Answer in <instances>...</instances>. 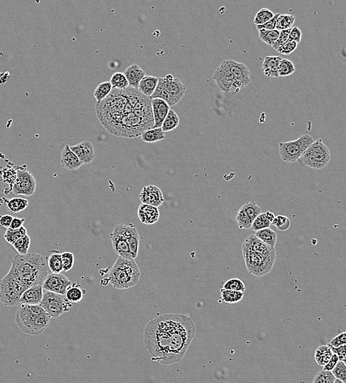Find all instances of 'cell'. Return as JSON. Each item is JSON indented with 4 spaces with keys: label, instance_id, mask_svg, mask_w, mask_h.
<instances>
[{
    "label": "cell",
    "instance_id": "cell-3",
    "mask_svg": "<svg viewBox=\"0 0 346 383\" xmlns=\"http://www.w3.org/2000/svg\"><path fill=\"white\" fill-rule=\"evenodd\" d=\"M8 274L0 279V302L15 307L25 290L35 284H42L50 274L48 260L36 253L14 256Z\"/></svg>",
    "mask_w": 346,
    "mask_h": 383
},
{
    "label": "cell",
    "instance_id": "cell-30",
    "mask_svg": "<svg viewBox=\"0 0 346 383\" xmlns=\"http://www.w3.org/2000/svg\"><path fill=\"white\" fill-rule=\"evenodd\" d=\"M220 292L222 302L227 303V304H236V303L240 302L245 295L243 292L227 290L224 288L221 289Z\"/></svg>",
    "mask_w": 346,
    "mask_h": 383
},
{
    "label": "cell",
    "instance_id": "cell-33",
    "mask_svg": "<svg viewBox=\"0 0 346 383\" xmlns=\"http://www.w3.org/2000/svg\"><path fill=\"white\" fill-rule=\"evenodd\" d=\"M48 266L51 273L61 274L62 272H63L61 254L59 253L50 254L48 259Z\"/></svg>",
    "mask_w": 346,
    "mask_h": 383
},
{
    "label": "cell",
    "instance_id": "cell-1",
    "mask_svg": "<svg viewBox=\"0 0 346 383\" xmlns=\"http://www.w3.org/2000/svg\"><path fill=\"white\" fill-rule=\"evenodd\" d=\"M95 111L103 128L115 137L136 138L154 125L151 99L133 87L113 88L96 103Z\"/></svg>",
    "mask_w": 346,
    "mask_h": 383
},
{
    "label": "cell",
    "instance_id": "cell-56",
    "mask_svg": "<svg viewBox=\"0 0 346 383\" xmlns=\"http://www.w3.org/2000/svg\"><path fill=\"white\" fill-rule=\"evenodd\" d=\"M340 359H339L338 356L335 353H333L332 357L329 359V362L327 363L325 366H324V370L332 371V369L335 367L336 365L339 362Z\"/></svg>",
    "mask_w": 346,
    "mask_h": 383
},
{
    "label": "cell",
    "instance_id": "cell-14",
    "mask_svg": "<svg viewBox=\"0 0 346 383\" xmlns=\"http://www.w3.org/2000/svg\"><path fill=\"white\" fill-rule=\"evenodd\" d=\"M73 283L71 281L61 273V274L51 273L48 274V277L45 279L42 287L44 290L65 295L66 290Z\"/></svg>",
    "mask_w": 346,
    "mask_h": 383
},
{
    "label": "cell",
    "instance_id": "cell-8",
    "mask_svg": "<svg viewBox=\"0 0 346 383\" xmlns=\"http://www.w3.org/2000/svg\"><path fill=\"white\" fill-rule=\"evenodd\" d=\"M330 150L321 139L314 141L302 155L301 160L305 166L314 170H321L330 162Z\"/></svg>",
    "mask_w": 346,
    "mask_h": 383
},
{
    "label": "cell",
    "instance_id": "cell-23",
    "mask_svg": "<svg viewBox=\"0 0 346 383\" xmlns=\"http://www.w3.org/2000/svg\"><path fill=\"white\" fill-rule=\"evenodd\" d=\"M124 74L126 76L129 83V86L138 88L140 81L144 77L146 76V73L139 65L132 64L125 70Z\"/></svg>",
    "mask_w": 346,
    "mask_h": 383
},
{
    "label": "cell",
    "instance_id": "cell-38",
    "mask_svg": "<svg viewBox=\"0 0 346 383\" xmlns=\"http://www.w3.org/2000/svg\"><path fill=\"white\" fill-rule=\"evenodd\" d=\"M30 245H31V238H30L29 236L27 235L16 240L13 244L12 246L20 255H25V254H28Z\"/></svg>",
    "mask_w": 346,
    "mask_h": 383
},
{
    "label": "cell",
    "instance_id": "cell-36",
    "mask_svg": "<svg viewBox=\"0 0 346 383\" xmlns=\"http://www.w3.org/2000/svg\"><path fill=\"white\" fill-rule=\"evenodd\" d=\"M236 220L238 224L239 229H245V230L250 229L252 223H253V220L247 215V212L243 207H242L237 212Z\"/></svg>",
    "mask_w": 346,
    "mask_h": 383
},
{
    "label": "cell",
    "instance_id": "cell-32",
    "mask_svg": "<svg viewBox=\"0 0 346 383\" xmlns=\"http://www.w3.org/2000/svg\"><path fill=\"white\" fill-rule=\"evenodd\" d=\"M259 33V37H260L261 41H263L268 46L271 47L275 41L278 39L279 35H280V31L278 30H272V31H268V30L265 29H257Z\"/></svg>",
    "mask_w": 346,
    "mask_h": 383
},
{
    "label": "cell",
    "instance_id": "cell-46",
    "mask_svg": "<svg viewBox=\"0 0 346 383\" xmlns=\"http://www.w3.org/2000/svg\"><path fill=\"white\" fill-rule=\"evenodd\" d=\"M223 288L244 292L245 291V285L240 279H230L224 283Z\"/></svg>",
    "mask_w": 346,
    "mask_h": 383
},
{
    "label": "cell",
    "instance_id": "cell-17",
    "mask_svg": "<svg viewBox=\"0 0 346 383\" xmlns=\"http://www.w3.org/2000/svg\"><path fill=\"white\" fill-rule=\"evenodd\" d=\"M83 165H89L95 160V147L91 142H82L78 145L70 147Z\"/></svg>",
    "mask_w": 346,
    "mask_h": 383
},
{
    "label": "cell",
    "instance_id": "cell-5",
    "mask_svg": "<svg viewBox=\"0 0 346 383\" xmlns=\"http://www.w3.org/2000/svg\"><path fill=\"white\" fill-rule=\"evenodd\" d=\"M50 321L51 317L40 304H20L15 315L17 327L29 335L42 333L49 327Z\"/></svg>",
    "mask_w": 346,
    "mask_h": 383
},
{
    "label": "cell",
    "instance_id": "cell-42",
    "mask_svg": "<svg viewBox=\"0 0 346 383\" xmlns=\"http://www.w3.org/2000/svg\"><path fill=\"white\" fill-rule=\"evenodd\" d=\"M274 15L275 14L271 11H270V10L267 9V8H262V9H261L256 14L253 19V23L257 26V25L265 24L269 20L271 19L273 17Z\"/></svg>",
    "mask_w": 346,
    "mask_h": 383
},
{
    "label": "cell",
    "instance_id": "cell-48",
    "mask_svg": "<svg viewBox=\"0 0 346 383\" xmlns=\"http://www.w3.org/2000/svg\"><path fill=\"white\" fill-rule=\"evenodd\" d=\"M62 265L63 272H67L71 270L74 265V255L71 252H63L61 254Z\"/></svg>",
    "mask_w": 346,
    "mask_h": 383
},
{
    "label": "cell",
    "instance_id": "cell-34",
    "mask_svg": "<svg viewBox=\"0 0 346 383\" xmlns=\"http://www.w3.org/2000/svg\"><path fill=\"white\" fill-rule=\"evenodd\" d=\"M112 89H113V87H112L110 81L103 82V83H101L98 85V86L95 89V93H94V97H95L97 103H100L102 100L107 98L109 95V94L111 93Z\"/></svg>",
    "mask_w": 346,
    "mask_h": 383
},
{
    "label": "cell",
    "instance_id": "cell-13",
    "mask_svg": "<svg viewBox=\"0 0 346 383\" xmlns=\"http://www.w3.org/2000/svg\"><path fill=\"white\" fill-rule=\"evenodd\" d=\"M110 238H111L113 250L118 254L119 257L130 259V260L133 259L130 254L129 245L125 237L123 224H118L115 226L113 232L110 235Z\"/></svg>",
    "mask_w": 346,
    "mask_h": 383
},
{
    "label": "cell",
    "instance_id": "cell-12",
    "mask_svg": "<svg viewBox=\"0 0 346 383\" xmlns=\"http://www.w3.org/2000/svg\"><path fill=\"white\" fill-rule=\"evenodd\" d=\"M36 189V182L33 175L27 170H18L12 188L13 193L27 197L33 196Z\"/></svg>",
    "mask_w": 346,
    "mask_h": 383
},
{
    "label": "cell",
    "instance_id": "cell-55",
    "mask_svg": "<svg viewBox=\"0 0 346 383\" xmlns=\"http://www.w3.org/2000/svg\"><path fill=\"white\" fill-rule=\"evenodd\" d=\"M302 33L301 30L297 27L291 28L290 35H289V39L290 41H294L297 43L302 41Z\"/></svg>",
    "mask_w": 346,
    "mask_h": 383
},
{
    "label": "cell",
    "instance_id": "cell-24",
    "mask_svg": "<svg viewBox=\"0 0 346 383\" xmlns=\"http://www.w3.org/2000/svg\"><path fill=\"white\" fill-rule=\"evenodd\" d=\"M280 56L265 57L262 63V71L267 78H279V66L281 60Z\"/></svg>",
    "mask_w": 346,
    "mask_h": 383
},
{
    "label": "cell",
    "instance_id": "cell-22",
    "mask_svg": "<svg viewBox=\"0 0 346 383\" xmlns=\"http://www.w3.org/2000/svg\"><path fill=\"white\" fill-rule=\"evenodd\" d=\"M124 232L127 242L129 245L130 254L133 259H136L139 253L140 247V236L136 226L133 224H123Z\"/></svg>",
    "mask_w": 346,
    "mask_h": 383
},
{
    "label": "cell",
    "instance_id": "cell-40",
    "mask_svg": "<svg viewBox=\"0 0 346 383\" xmlns=\"http://www.w3.org/2000/svg\"><path fill=\"white\" fill-rule=\"evenodd\" d=\"M110 83H111L113 88H118V89H123L129 86V83L126 76L122 73H116L112 75Z\"/></svg>",
    "mask_w": 346,
    "mask_h": 383
},
{
    "label": "cell",
    "instance_id": "cell-26",
    "mask_svg": "<svg viewBox=\"0 0 346 383\" xmlns=\"http://www.w3.org/2000/svg\"><path fill=\"white\" fill-rule=\"evenodd\" d=\"M333 351L329 345L318 346L315 352V361L318 366L324 367L329 362L333 354Z\"/></svg>",
    "mask_w": 346,
    "mask_h": 383
},
{
    "label": "cell",
    "instance_id": "cell-9",
    "mask_svg": "<svg viewBox=\"0 0 346 383\" xmlns=\"http://www.w3.org/2000/svg\"><path fill=\"white\" fill-rule=\"evenodd\" d=\"M314 142L313 138L309 134L302 135L293 141L281 142L279 145V153L282 161L287 163L297 162Z\"/></svg>",
    "mask_w": 346,
    "mask_h": 383
},
{
    "label": "cell",
    "instance_id": "cell-15",
    "mask_svg": "<svg viewBox=\"0 0 346 383\" xmlns=\"http://www.w3.org/2000/svg\"><path fill=\"white\" fill-rule=\"evenodd\" d=\"M227 63L240 89L250 83V70L246 65L232 59L227 60Z\"/></svg>",
    "mask_w": 346,
    "mask_h": 383
},
{
    "label": "cell",
    "instance_id": "cell-10",
    "mask_svg": "<svg viewBox=\"0 0 346 383\" xmlns=\"http://www.w3.org/2000/svg\"><path fill=\"white\" fill-rule=\"evenodd\" d=\"M39 304L51 319H58L73 307V304L68 302L65 295L44 290L42 300Z\"/></svg>",
    "mask_w": 346,
    "mask_h": 383
},
{
    "label": "cell",
    "instance_id": "cell-43",
    "mask_svg": "<svg viewBox=\"0 0 346 383\" xmlns=\"http://www.w3.org/2000/svg\"><path fill=\"white\" fill-rule=\"evenodd\" d=\"M336 377L332 371L324 370L319 371L314 377V383H334Z\"/></svg>",
    "mask_w": 346,
    "mask_h": 383
},
{
    "label": "cell",
    "instance_id": "cell-39",
    "mask_svg": "<svg viewBox=\"0 0 346 383\" xmlns=\"http://www.w3.org/2000/svg\"><path fill=\"white\" fill-rule=\"evenodd\" d=\"M72 285L66 290L65 297L68 299V302H71L72 304L81 302L83 297V290L80 287Z\"/></svg>",
    "mask_w": 346,
    "mask_h": 383
},
{
    "label": "cell",
    "instance_id": "cell-58",
    "mask_svg": "<svg viewBox=\"0 0 346 383\" xmlns=\"http://www.w3.org/2000/svg\"><path fill=\"white\" fill-rule=\"evenodd\" d=\"M25 222V219L24 218H19V217H13L10 228L13 229H19L20 227H23V224H24Z\"/></svg>",
    "mask_w": 346,
    "mask_h": 383
},
{
    "label": "cell",
    "instance_id": "cell-41",
    "mask_svg": "<svg viewBox=\"0 0 346 383\" xmlns=\"http://www.w3.org/2000/svg\"><path fill=\"white\" fill-rule=\"evenodd\" d=\"M295 69L293 63L286 58H282L281 60L279 66V77H287L289 75L293 74L295 73Z\"/></svg>",
    "mask_w": 346,
    "mask_h": 383
},
{
    "label": "cell",
    "instance_id": "cell-6",
    "mask_svg": "<svg viewBox=\"0 0 346 383\" xmlns=\"http://www.w3.org/2000/svg\"><path fill=\"white\" fill-rule=\"evenodd\" d=\"M140 277V268L133 259L119 257L110 270L108 281L113 288L124 290L136 285Z\"/></svg>",
    "mask_w": 346,
    "mask_h": 383
},
{
    "label": "cell",
    "instance_id": "cell-7",
    "mask_svg": "<svg viewBox=\"0 0 346 383\" xmlns=\"http://www.w3.org/2000/svg\"><path fill=\"white\" fill-rule=\"evenodd\" d=\"M187 86L178 78L172 75L158 78V83L150 99L160 98L165 100L170 106H174L184 98Z\"/></svg>",
    "mask_w": 346,
    "mask_h": 383
},
{
    "label": "cell",
    "instance_id": "cell-35",
    "mask_svg": "<svg viewBox=\"0 0 346 383\" xmlns=\"http://www.w3.org/2000/svg\"><path fill=\"white\" fill-rule=\"evenodd\" d=\"M29 202L27 199L21 198H13L8 200L7 208L12 213H19L24 211L28 207Z\"/></svg>",
    "mask_w": 346,
    "mask_h": 383
},
{
    "label": "cell",
    "instance_id": "cell-19",
    "mask_svg": "<svg viewBox=\"0 0 346 383\" xmlns=\"http://www.w3.org/2000/svg\"><path fill=\"white\" fill-rule=\"evenodd\" d=\"M137 215L142 223L152 225L158 222L160 212L158 207L149 204H142L137 210Z\"/></svg>",
    "mask_w": 346,
    "mask_h": 383
},
{
    "label": "cell",
    "instance_id": "cell-59",
    "mask_svg": "<svg viewBox=\"0 0 346 383\" xmlns=\"http://www.w3.org/2000/svg\"><path fill=\"white\" fill-rule=\"evenodd\" d=\"M265 215L266 217H267V218L269 220H270V222H272V220H273V219L275 218V215H274L273 213L271 212H265Z\"/></svg>",
    "mask_w": 346,
    "mask_h": 383
},
{
    "label": "cell",
    "instance_id": "cell-21",
    "mask_svg": "<svg viewBox=\"0 0 346 383\" xmlns=\"http://www.w3.org/2000/svg\"><path fill=\"white\" fill-rule=\"evenodd\" d=\"M61 165L68 171L78 170L83 165L76 154L71 150L70 146L66 145L61 152Z\"/></svg>",
    "mask_w": 346,
    "mask_h": 383
},
{
    "label": "cell",
    "instance_id": "cell-37",
    "mask_svg": "<svg viewBox=\"0 0 346 383\" xmlns=\"http://www.w3.org/2000/svg\"><path fill=\"white\" fill-rule=\"evenodd\" d=\"M294 22H295V17L292 15L281 14L280 13L278 19H277L275 29L279 31L291 29L293 26Z\"/></svg>",
    "mask_w": 346,
    "mask_h": 383
},
{
    "label": "cell",
    "instance_id": "cell-57",
    "mask_svg": "<svg viewBox=\"0 0 346 383\" xmlns=\"http://www.w3.org/2000/svg\"><path fill=\"white\" fill-rule=\"evenodd\" d=\"M13 217L9 215H2L0 216V227L4 229H8L11 227Z\"/></svg>",
    "mask_w": 346,
    "mask_h": 383
},
{
    "label": "cell",
    "instance_id": "cell-44",
    "mask_svg": "<svg viewBox=\"0 0 346 383\" xmlns=\"http://www.w3.org/2000/svg\"><path fill=\"white\" fill-rule=\"evenodd\" d=\"M270 226H271V222L267 218L265 213H262H262H261L259 216H257V218L253 220L250 229L257 232V231L261 230V229L270 228Z\"/></svg>",
    "mask_w": 346,
    "mask_h": 383
},
{
    "label": "cell",
    "instance_id": "cell-18",
    "mask_svg": "<svg viewBox=\"0 0 346 383\" xmlns=\"http://www.w3.org/2000/svg\"><path fill=\"white\" fill-rule=\"evenodd\" d=\"M152 110H153L154 125L153 128H161L164 120L170 109V106L165 100L160 98L151 99Z\"/></svg>",
    "mask_w": 346,
    "mask_h": 383
},
{
    "label": "cell",
    "instance_id": "cell-16",
    "mask_svg": "<svg viewBox=\"0 0 346 383\" xmlns=\"http://www.w3.org/2000/svg\"><path fill=\"white\" fill-rule=\"evenodd\" d=\"M140 198L142 204H149L155 207H160L165 201L162 190L154 185L143 187L140 194Z\"/></svg>",
    "mask_w": 346,
    "mask_h": 383
},
{
    "label": "cell",
    "instance_id": "cell-2",
    "mask_svg": "<svg viewBox=\"0 0 346 383\" xmlns=\"http://www.w3.org/2000/svg\"><path fill=\"white\" fill-rule=\"evenodd\" d=\"M196 332L192 319L182 314H164L149 322L143 334L144 346L151 361L162 365L180 362Z\"/></svg>",
    "mask_w": 346,
    "mask_h": 383
},
{
    "label": "cell",
    "instance_id": "cell-51",
    "mask_svg": "<svg viewBox=\"0 0 346 383\" xmlns=\"http://www.w3.org/2000/svg\"><path fill=\"white\" fill-rule=\"evenodd\" d=\"M291 29L283 30V31H280V35H279L278 39L275 41V43L272 45L271 48L274 50L276 51L277 50L284 44L286 41H288L289 35H290Z\"/></svg>",
    "mask_w": 346,
    "mask_h": 383
},
{
    "label": "cell",
    "instance_id": "cell-28",
    "mask_svg": "<svg viewBox=\"0 0 346 383\" xmlns=\"http://www.w3.org/2000/svg\"><path fill=\"white\" fill-rule=\"evenodd\" d=\"M255 235L269 246L275 249L277 242V233L271 229L266 228L257 231Z\"/></svg>",
    "mask_w": 346,
    "mask_h": 383
},
{
    "label": "cell",
    "instance_id": "cell-53",
    "mask_svg": "<svg viewBox=\"0 0 346 383\" xmlns=\"http://www.w3.org/2000/svg\"><path fill=\"white\" fill-rule=\"evenodd\" d=\"M343 344H346V332H342V333L334 337L329 342V345L333 346V347H338V346L343 345Z\"/></svg>",
    "mask_w": 346,
    "mask_h": 383
},
{
    "label": "cell",
    "instance_id": "cell-45",
    "mask_svg": "<svg viewBox=\"0 0 346 383\" xmlns=\"http://www.w3.org/2000/svg\"><path fill=\"white\" fill-rule=\"evenodd\" d=\"M242 207L245 208L247 215L253 220V222L257 218V216H259L262 212V209L257 205V204L254 200H250V201L247 202Z\"/></svg>",
    "mask_w": 346,
    "mask_h": 383
},
{
    "label": "cell",
    "instance_id": "cell-50",
    "mask_svg": "<svg viewBox=\"0 0 346 383\" xmlns=\"http://www.w3.org/2000/svg\"><path fill=\"white\" fill-rule=\"evenodd\" d=\"M297 47V43L294 41H286L284 44H282L278 50H276L279 53H281L282 55H285V56H288L291 53H293L295 50H296Z\"/></svg>",
    "mask_w": 346,
    "mask_h": 383
},
{
    "label": "cell",
    "instance_id": "cell-54",
    "mask_svg": "<svg viewBox=\"0 0 346 383\" xmlns=\"http://www.w3.org/2000/svg\"><path fill=\"white\" fill-rule=\"evenodd\" d=\"M331 348H332L333 352L337 354L340 361L346 365V344H343V345H341L338 347L331 346Z\"/></svg>",
    "mask_w": 346,
    "mask_h": 383
},
{
    "label": "cell",
    "instance_id": "cell-11",
    "mask_svg": "<svg viewBox=\"0 0 346 383\" xmlns=\"http://www.w3.org/2000/svg\"><path fill=\"white\" fill-rule=\"evenodd\" d=\"M214 81L216 83L219 89L223 93H239L240 87L237 85L234 75L229 68L227 60L224 61L212 76Z\"/></svg>",
    "mask_w": 346,
    "mask_h": 383
},
{
    "label": "cell",
    "instance_id": "cell-20",
    "mask_svg": "<svg viewBox=\"0 0 346 383\" xmlns=\"http://www.w3.org/2000/svg\"><path fill=\"white\" fill-rule=\"evenodd\" d=\"M43 296L42 284H35L23 292L20 297L19 304H29V305L39 304L42 300Z\"/></svg>",
    "mask_w": 346,
    "mask_h": 383
},
{
    "label": "cell",
    "instance_id": "cell-27",
    "mask_svg": "<svg viewBox=\"0 0 346 383\" xmlns=\"http://www.w3.org/2000/svg\"><path fill=\"white\" fill-rule=\"evenodd\" d=\"M142 140L148 143H155L165 139V132L161 128H150L142 133Z\"/></svg>",
    "mask_w": 346,
    "mask_h": 383
},
{
    "label": "cell",
    "instance_id": "cell-31",
    "mask_svg": "<svg viewBox=\"0 0 346 383\" xmlns=\"http://www.w3.org/2000/svg\"><path fill=\"white\" fill-rule=\"evenodd\" d=\"M28 235L27 234V229L25 227H20L19 229H13L11 228L7 229L6 233L4 235L5 240L10 245H12L16 240L25 237Z\"/></svg>",
    "mask_w": 346,
    "mask_h": 383
},
{
    "label": "cell",
    "instance_id": "cell-29",
    "mask_svg": "<svg viewBox=\"0 0 346 383\" xmlns=\"http://www.w3.org/2000/svg\"><path fill=\"white\" fill-rule=\"evenodd\" d=\"M180 123V118L176 112L170 109L166 118L162 123V128L165 132L172 131L178 128Z\"/></svg>",
    "mask_w": 346,
    "mask_h": 383
},
{
    "label": "cell",
    "instance_id": "cell-60",
    "mask_svg": "<svg viewBox=\"0 0 346 383\" xmlns=\"http://www.w3.org/2000/svg\"><path fill=\"white\" fill-rule=\"evenodd\" d=\"M334 383H343V382H342V381L340 380V379H337V378H336L335 382H334Z\"/></svg>",
    "mask_w": 346,
    "mask_h": 383
},
{
    "label": "cell",
    "instance_id": "cell-49",
    "mask_svg": "<svg viewBox=\"0 0 346 383\" xmlns=\"http://www.w3.org/2000/svg\"><path fill=\"white\" fill-rule=\"evenodd\" d=\"M332 371L337 379H340L343 383H346V365L343 362L339 361Z\"/></svg>",
    "mask_w": 346,
    "mask_h": 383
},
{
    "label": "cell",
    "instance_id": "cell-47",
    "mask_svg": "<svg viewBox=\"0 0 346 383\" xmlns=\"http://www.w3.org/2000/svg\"><path fill=\"white\" fill-rule=\"evenodd\" d=\"M271 224L280 231L287 230L290 227V221L288 217L284 215H278L275 217Z\"/></svg>",
    "mask_w": 346,
    "mask_h": 383
},
{
    "label": "cell",
    "instance_id": "cell-4",
    "mask_svg": "<svg viewBox=\"0 0 346 383\" xmlns=\"http://www.w3.org/2000/svg\"><path fill=\"white\" fill-rule=\"evenodd\" d=\"M242 255L248 274L260 277L269 274L276 259L275 249L255 235L248 236L242 245Z\"/></svg>",
    "mask_w": 346,
    "mask_h": 383
},
{
    "label": "cell",
    "instance_id": "cell-25",
    "mask_svg": "<svg viewBox=\"0 0 346 383\" xmlns=\"http://www.w3.org/2000/svg\"><path fill=\"white\" fill-rule=\"evenodd\" d=\"M158 83V78L155 76H146L144 77L143 80L140 81V84L137 89L141 92L145 96L150 98L153 93H154L155 88Z\"/></svg>",
    "mask_w": 346,
    "mask_h": 383
},
{
    "label": "cell",
    "instance_id": "cell-52",
    "mask_svg": "<svg viewBox=\"0 0 346 383\" xmlns=\"http://www.w3.org/2000/svg\"><path fill=\"white\" fill-rule=\"evenodd\" d=\"M279 15H280V13L274 15L273 17L271 19L269 20L267 22L265 23V24L257 25V29H265L268 30V31L275 30V28H276L277 19H278Z\"/></svg>",
    "mask_w": 346,
    "mask_h": 383
}]
</instances>
